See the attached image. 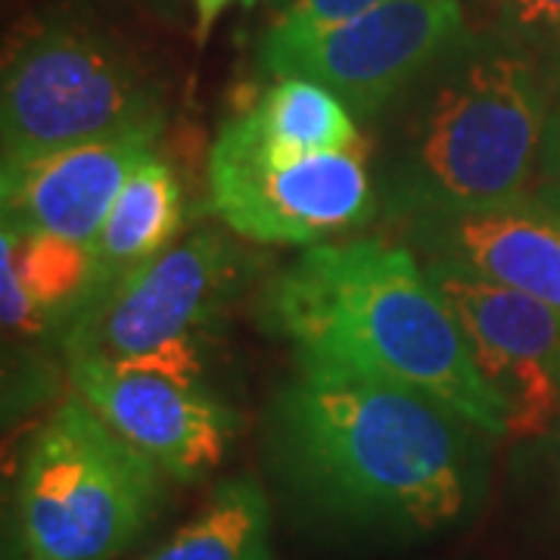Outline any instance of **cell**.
Instances as JSON below:
<instances>
[{"label":"cell","instance_id":"cell-4","mask_svg":"<svg viewBox=\"0 0 560 560\" xmlns=\"http://www.w3.org/2000/svg\"><path fill=\"white\" fill-rule=\"evenodd\" d=\"M162 480L88 401H62L22 458V560H116L160 517Z\"/></svg>","mask_w":560,"mask_h":560},{"label":"cell","instance_id":"cell-1","mask_svg":"<svg viewBox=\"0 0 560 560\" xmlns=\"http://www.w3.org/2000/svg\"><path fill=\"white\" fill-rule=\"evenodd\" d=\"M489 433L411 386L300 361L268 408V458L302 511L349 533L440 536L480 511Z\"/></svg>","mask_w":560,"mask_h":560},{"label":"cell","instance_id":"cell-10","mask_svg":"<svg viewBox=\"0 0 560 560\" xmlns=\"http://www.w3.org/2000/svg\"><path fill=\"white\" fill-rule=\"evenodd\" d=\"M69 377L97 415L168 480L197 482L224 460L241 420L206 383L125 371L91 355H69Z\"/></svg>","mask_w":560,"mask_h":560},{"label":"cell","instance_id":"cell-11","mask_svg":"<svg viewBox=\"0 0 560 560\" xmlns=\"http://www.w3.org/2000/svg\"><path fill=\"white\" fill-rule=\"evenodd\" d=\"M423 268L526 293L560 315V212L539 197L396 221Z\"/></svg>","mask_w":560,"mask_h":560},{"label":"cell","instance_id":"cell-16","mask_svg":"<svg viewBox=\"0 0 560 560\" xmlns=\"http://www.w3.org/2000/svg\"><path fill=\"white\" fill-rule=\"evenodd\" d=\"M16 265L22 287L44 324H66L91 293L94 256L88 243L54 234H22L16 228Z\"/></svg>","mask_w":560,"mask_h":560},{"label":"cell","instance_id":"cell-20","mask_svg":"<svg viewBox=\"0 0 560 560\" xmlns=\"http://www.w3.org/2000/svg\"><path fill=\"white\" fill-rule=\"evenodd\" d=\"M536 187H539L541 202L560 212V106H551L545 140H541L539 172H536Z\"/></svg>","mask_w":560,"mask_h":560},{"label":"cell","instance_id":"cell-9","mask_svg":"<svg viewBox=\"0 0 560 560\" xmlns=\"http://www.w3.org/2000/svg\"><path fill=\"white\" fill-rule=\"evenodd\" d=\"M464 330L482 383L508 415V436L526 440L560 415V315L526 293L427 268Z\"/></svg>","mask_w":560,"mask_h":560},{"label":"cell","instance_id":"cell-21","mask_svg":"<svg viewBox=\"0 0 560 560\" xmlns=\"http://www.w3.org/2000/svg\"><path fill=\"white\" fill-rule=\"evenodd\" d=\"M228 3L231 0H194V7H197V40L200 44L212 35V28H215V22H219Z\"/></svg>","mask_w":560,"mask_h":560},{"label":"cell","instance_id":"cell-14","mask_svg":"<svg viewBox=\"0 0 560 560\" xmlns=\"http://www.w3.org/2000/svg\"><path fill=\"white\" fill-rule=\"evenodd\" d=\"M138 560H275L271 504L253 477H231L200 511Z\"/></svg>","mask_w":560,"mask_h":560},{"label":"cell","instance_id":"cell-2","mask_svg":"<svg viewBox=\"0 0 560 560\" xmlns=\"http://www.w3.org/2000/svg\"><path fill=\"white\" fill-rule=\"evenodd\" d=\"M261 324L300 361H327L411 386L489 436L508 415L482 383L464 330L408 246L320 243L268 283Z\"/></svg>","mask_w":560,"mask_h":560},{"label":"cell","instance_id":"cell-13","mask_svg":"<svg viewBox=\"0 0 560 560\" xmlns=\"http://www.w3.org/2000/svg\"><path fill=\"white\" fill-rule=\"evenodd\" d=\"M180 224H184V200H180L178 175L172 172L168 162L153 153L121 187L97 241L91 243L94 278L84 302L97 300L131 268L168 249L178 241Z\"/></svg>","mask_w":560,"mask_h":560},{"label":"cell","instance_id":"cell-12","mask_svg":"<svg viewBox=\"0 0 560 560\" xmlns=\"http://www.w3.org/2000/svg\"><path fill=\"white\" fill-rule=\"evenodd\" d=\"M162 128L143 125L32 160L3 162V221L22 234H54L91 246L121 187L156 153Z\"/></svg>","mask_w":560,"mask_h":560},{"label":"cell","instance_id":"cell-6","mask_svg":"<svg viewBox=\"0 0 560 560\" xmlns=\"http://www.w3.org/2000/svg\"><path fill=\"white\" fill-rule=\"evenodd\" d=\"M241 280V249L221 231L200 228L84 302L62 327V352L202 383V337Z\"/></svg>","mask_w":560,"mask_h":560},{"label":"cell","instance_id":"cell-7","mask_svg":"<svg viewBox=\"0 0 560 560\" xmlns=\"http://www.w3.org/2000/svg\"><path fill=\"white\" fill-rule=\"evenodd\" d=\"M209 206L241 237L320 246L377 215L381 190L364 143L278 156L246 116L224 121L209 150Z\"/></svg>","mask_w":560,"mask_h":560},{"label":"cell","instance_id":"cell-8","mask_svg":"<svg viewBox=\"0 0 560 560\" xmlns=\"http://www.w3.org/2000/svg\"><path fill=\"white\" fill-rule=\"evenodd\" d=\"M460 0H386L330 25L275 22L259 47L268 75L330 88L352 116L374 121L467 38Z\"/></svg>","mask_w":560,"mask_h":560},{"label":"cell","instance_id":"cell-15","mask_svg":"<svg viewBox=\"0 0 560 560\" xmlns=\"http://www.w3.org/2000/svg\"><path fill=\"white\" fill-rule=\"evenodd\" d=\"M243 116L259 135L261 147L278 156L346 150L361 143L352 109L330 88L302 75L275 79L256 109Z\"/></svg>","mask_w":560,"mask_h":560},{"label":"cell","instance_id":"cell-22","mask_svg":"<svg viewBox=\"0 0 560 560\" xmlns=\"http://www.w3.org/2000/svg\"><path fill=\"white\" fill-rule=\"evenodd\" d=\"M287 3H290V0H287Z\"/></svg>","mask_w":560,"mask_h":560},{"label":"cell","instance_id":"cell-19","mask_svg":"<svg viewBox=\"0 0 560 560\" xmlns=\"http://www.w3.org/2000/svg\"><path fill=\"white\" fill-rule=\"evenodd\" d=\"M386 0H290L278 22L287 25H330V22L352 20L364 10H374Z\"/></svg>","mask_w":560,"mask_h":560},{"label":"cell","instance_id":"cell-5","mask_svg":"<svg viewBox=\"0 0 560 560\" xmlns=\"http://www.w3.org/2000/svg\"><path fill=\"white\" fill-rule=\"evenodd\" d=\"M165 125L162 88L138 50L84 13L38 22L3 66V162Z\"/></svg>","mask_w":560,"mask_h":560},{"label":"cell","instance_id":"cell-17","mask_svg":"<svg viewBox=\"0 0 560 560\" xmlns=\"http://www.w3.org/2000/svg\"><path fill=\"white\" fill-rule=\"evenodd\" d=\"M499 35L523 47L541 69H560V0H492Z\"/></svg>","mask_w":560,"mask_h":560},{"label":"cell","instance_id":"cell-18","mask_svg":"<svg viewBox=\"0 0 560 560\" xmlns=\"http://www.w3.org/2000/svg\"><path fill=\"white\" fill-rule=\"evenodd\" d=\"M3 330L7 334H38L44 327V318L38 308L32 305L16 265V228L3 224Z\"/></svg>","mask_w":560,"mask_h":560},{"label":"cell","instance_id":"cell-3","mask_svg":"<svg viewBox=\"0 0 560 560\" xmlns=\"http://www.w3.org/2000/svg\"><path fill=\"white\" fill-rule=\"evenodd\" d=\"M386 116L377 190L393 221L514 200L539 172L548 79L499 32L467 35Z\"/></svg>","mask_w":560,"mask_h":560}]
</instances>
